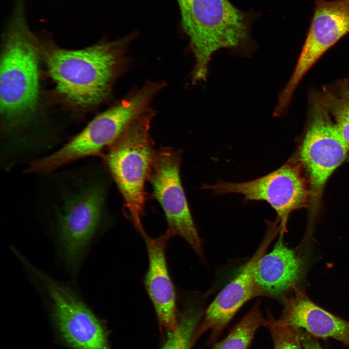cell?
Segmentation results:
<instances>
[{"label":"cell","mask_w":349,"mask_h":349,"mask_svg":"<svg viewBox=\"0 0 349 349\" xmlns=\"http://www.w3.org/2000/svg\"><path fill=\"white\" fill-rule=\"evenodd\" d=\"M268 328L272 340L274 349H301L300 329L282 323L269 315Z\"/></svg>","instance_id":"cell-19"},{"label":"cell","mask_w":349,"mask_h":349,"mask_svg":"<svg viewBox=\"0 0 349 349\" xmlns=\"http://www.w3.org/2000/svg\"><path fill=\"white\" fill-rule=\"evenodd\" d=\"M348 33L349 0H315L308 32L286 89L294 92L303 76L320 56Z\"/></svg>","instance_id":"cell-12"},{"label":"cell","mask_w":349,"mask_h":349,"mask_svg":"<svg viewBox=\"0 0 349 349\" xmlns=\"http://www.w3.org/2000/svg\"><path fill=\"white\" fill-rule=\"evenodd\" d=\"M0 61V109L4 129L24 126L39 98L38 38L30 30L25 0H16L3 34Z\"/></svg>","instance_id":"cell-2"},{"label":"cell","mask_w":349,"mask_h":349,"mask_svg":"<svg viewBox=\"0 0 349 349\" xmlns=\"http://www.w3.org/2000/svg\"><path fill=\"white\" fill-rule=\"evenodd\" d=\"M267 324L268 319L264 318L258 301L226 337L215 343L212 349H248L257 330Z\"/></svg>","instance_id":"cell-16"},{"label":"cell","mask_w":349,"mask_h":349,"mask_svg":"<svg viewBox=\"0 0 349 349\" xmlns=\"http://www.w3.org/2000/svg\"><path fill=\"white\" fill-rule=\"evenodd\" d=\"M290 291L280 298L283 309L278 321L302 328L315 338L334 339L349 348V321L316 304L297 286Z\"/></svg>","instance_id":"cell-13"},{"label":"cell","mask_w":349,"mask_h":349,"mask_svg":"<svg viewBox=\"0 0 349 349\" xmlns=\"http://www.w3.org/2000/svg\"><path fill=\"white\" fill-rule=\"evenodd\" d=\"M301 337L302 346L304 349H324L321 347L315 337L308 333L301 331Z\"/></svg>","instance_id":"cell-20"},{"label":"cell","mask_w":349,"mask_h":349,"mask_svg":"<svg viewBox=\"0 0 349 349\" xmlns=\"http://www.w3.org/2000/svg\"><path fill=\"white\" fill-rule=\"evenodd\" d=\"M201 303L195 300L186 303L178 320L177 331L168 332L162 349H190L195 330L204 315Z\"/></svg>","instance_id":"cell-17"},{"label":"cell","mask_w":349,"mask_h":349,"mask_svg":"<svg viewBox=\"0 0 349 349\" xmlns=\"http://www.w3.org/2000/svg\"><path fill=\"white\" fill-rule=\"evenodd\" d=\"M144 239L148 256V268L144 285L154 307L159 324L167 332H174L178 327L176 296L169 274L165 248L170 237L166 233L156 238L145 233Z\"/></svg>","instance_id":"cell-14"},{"label":"cell","mask_w":349,"mask_h":349,"mask_svg":"<svg viewBox=\"0 0 349 349\" xmlns=\"http://www.w3.org/2000/svg\"><path fill=\"white\" fill-rule=\"evenodd\" d=\"M33 272L50 299L53 318L67 344L74 349H111L100 321L74 291L38 270Z\"/></svg>","instance_id":"cell-8"},{"label":"cell","mask_w":349,"mask_h":349,"mask_svg":"<svg viewBox=\"0 0 349 349\" xmlns=\"http://www.w3.org/2000/svg\"><path fill=\"white\" fill-rule=\"evenodd\" d=\"M283 237L280 235L272 250L256 264L254 274L260 296L281 298L296 286L303 275L304 259L285 244Z\"/></svg>","instance_id":"cell-15"},{"label":"cell","mask_w":349,"mask_h":349,"mask_svg":"<svg viewBox=\"0 0 349 349\" xmlns=\"http://www.w3.org/2000/svg\"><path fill=\"white\" fill-rule=\"evenodd\" d=\"M301 166V162L291 161L252 180L238 183L220 181L204 187L217 194H240L247 200L267 202L276 211L279 234L284 235L287 232L290 213L311 203V190Z\"/></svg>","instance_id":"cell-6"},{"label":"cell","mask_w":349,"mask_h":349,"mask_svg":"<svg viewBox=\"0 0 349 349\" xmlns=\"http://www.w3.org/2000/svg\"><path fill=\"white\" fill-rule=\"evenodd\" d=\"M323 105L334 116L336 128L349 150V85H345L337 95H327Z\"/></svg>","instance_id":"cell-18"},{"label":"cell","mask_w":349,"mask_h":349,"mask_svg":"<svg viewBox=\"0 0 349 349\" xmlns=\"http://www.w3.org/2000/svg\"><path fill=\"white\" fill-rule=\"evenodd\" d=\"M278 233L277 221L267 222L265 235L256 251L206 309L195 330L193 343L208 331H210L208 343H215L240 308L251 299L260 296L254 278V269Z\"/></svg>","instance_id":"cell-10"},{"label":"cell","mask_w":349,"mask_h":349,"mask_svg":"<svg viewBox=\"0 0 349 349\" xmlns=\"http://www.w3.org/2000/svg\"><path fill=\"white\" fill-rule=\"evenodd\" d=\"M165 86L162 81H147L135 93L95 116L57 151L35 160L34 171L39 174L50 173L112 145L135 120L152 110L153 99Z\"/></svg>","instance_id":"cell-4"},{"label":"cell","mask_w":349,"mask_h":349,"mask_svg":"<svg viewBox=\"0 0 349 349\" xmlns=\"http://www.w3.org/2000/svg\"><path fill=\"white\" fill-rule=\"evenodd\" d=\"M104 190L97 182L80 181L63 196L56 213L59 242L67 264L77 267L101 218Z\"/></svg>","instance_id":"cell-7"},{"label":"cell","mask_w":349,"mask_h":349,"mask_svg":"<svg viewBox=\"0 0 349 349\" xmlns=\"http://www.w3.org/2000/svg\"><path fill=\"white\" fill-rule=\"evenodd\" d=\"M348 149L323 105L315 108L313 119L300 151V161L309 176L311 206L318 205L325 184L345 159Z\"/></svg>","instance_id":"cell-11"},{"label":"cell","mask_w":349,"mask_h":349,"mask_svg":"<svg viewBox=\"0 0 349 349\" xmlns=\"http://www.w3.org/2000/svg\"><path fill=\"white\" fill-rule=\"evenodd\" d=\"M152 110L135 120L112 143L106 162L136 229L145 233L142 223L145 202L144 184L150 176L155 153L150 136Z\"/></svg>","instance_id":"cell-5"},{"label":"cell","mask_w":349,"mask_h":349,"mask_svg":"<svg viewBox=\"0 0 349 349\" xmlns=\"http://www.w3.org/2000/svg\"><path fill=\"white\" fill-rule=\"evenodd\" d=\"M181 27L195 58L193 83L204 81L211 57L222 48L240 53L253 48L250 29L257 15L238 9L229 0H177Z\"/></svg>","instance_id":"cell-3"},{"label":"cell","mask_w":349,"mask_h":349,"mask_svg":"<svg viewBox=\"0 0 349 349\" xmlns=\"http://www.w3.org/2000/svg\"><path fill=\"white\" fill-rule=\"evenodd\" d=\"M178 151L162 148L155 153L150 174L154 195L165 213L166 233L183 238L203 258L202 241L197 231L180 177Z\"/></svg>","instance_id":"cell-9"},{"label":"cell","mask_w":349,"mask_h":349,"mask_svg":"<svg viewBox=\"0 0 349 349\" xmlns=\"http://www.w3.org/2000/svg\"><path fill=\"white\" fill-rule=\"evenodd\" d=\"M136 35L80 49L48 45L44 49L48 71L63 99L79 109L96 107L107 100L124 70L127 50Z\"/></svg>","instance_id":"cell-1"}]
</instances>
